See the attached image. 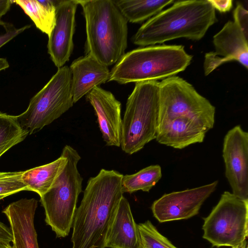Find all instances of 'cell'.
<instances>
[{
  "label": "cell",
  "mask_w": 248,
  "mask_h": 248,
  "mask_svg": "<svg viewBox=\"0 0 248 248\" xmlns=\"http://www.w3.org/2000/svg\"><path fill=\"white\" fill-rule=\"evenodd\" d=\"M157 125L179 116L193 118L209 130L215 124V107L194 87L178 76L162 80L159 84Z\"/></svg>",
  "instance_id": "obj_8"
},
{
  "label": "cell",
  "mask_w": 248,
  "mask_h": 248,
  "mask_svg": "<svg viewBox=\"0 0 248 248\" xmlns=\"http://www.w3.org/2000/svg\"><path fill=\"white\" fill-rule=\"evenodd\" d=\"M54 0H13L33 21L37 28L48 36L53 30L56 18V4Z\"/></svg>",
  "instance_id": "obj_20"
},
{
  "label": "cell",
  "mask_w": 248,
  "mask_h": 248,
  "mask_svg": "<svg viewBox=\"0 0 248 248\" xmlns=\"http://www.w3.org/2000/svg\"><path fill=\"white\" fill-rule=\"evenodd\" d=\"M192 57L182 45L140 47L125 53L115 64L108 81L124 84L163 80L185 70Z\"/></svg>",
  "instance_id": "obj_4"
},
{
  "label": "cell",
  "mask_w": 248,
  "mask_h": 248,
  "mask_svg": "<svg viewBox=\"0 0 248 248\" xmlns=\"http://www.w3.org/2000/svg\"><path fill=\"white\" fill-rule=\"evenodd\" d=\"M65 162L66 157L62 153L58 158L50 163L24 171L22 179L27 190L42 196L52 186Z\"/></svg>",
  "instance_id": "obj_19"
},
{
  "label": "cell",
  "mask_w": 248,
  "mask_h": 248,
  "mask_svg": "<svg viewBox=\"0 0 248 248\" xmlns=\"http://www.w3.org/2000/svg\"><path fill=\"white\" fill-rule=\"evenodd\" d=\"M161 177V168L158 165H151L135 173L123 175L122 180L123 192L130 194L139 190L149 192Z\"/></svg>",
  "instance_id": "obj_22"
},
{
  "label": "cell",
  "mask_w": 248,
  "mask_h": 248,
  "mask_svg": "<svg viewBox=\"0 0 248 248\" xmlns=\"http://www.w3.org/2000/svg\"><path fill=\"white\" fill-rule=\"evenodd\" d=\"M127 21L140 23L155 16L173 0H113Z\"/></svg>",
  "instance_id": "obj_21"
},
{
  "label": "cell",
  "mask_w": 248,
  "mask_h": 248,
  "mask_svg": "<svg viewBox=\"0 0 248 248\" xmlns=\"http://www.w3.org/2000/svg\"><path fill=\"white\" fill-rule=\"evenodd\" d=\"M218 182L215 181L197 187L164 194L152 205L154 216L162 223L196 216L203 202L215 191Z\"/></svg>",
  "instance_id": "obj_11"
},
{
  "label": "cell",
  "mask_w": 248,
  "mask_h": 248,
  "mask_svg": "<svg viewBox=\"0 0 248 248\" xmlns=\"http://www.w3.org/2000/svg\"><path fill=\"white\" fill-rule=\"evenodd\" d=\"M217 21L208 0H175L143 24L132 40L141 47L181 38L198 41Z\"/></svg>",
  "instance_id": "obj_2"
},
{
  "label": "cell",
  "mask_w": 248,
  "mask_h": 248,
  "mask_svg": "<svg viewBox=\"0 0 248 248\" xmlns=\"http://www.w3.org/2000/svg\"><path fill=\"white\" fill-rule=\"evenodd\" d=\"M23 171H0V200L23 190H27L22 179Z\"/></svg>",
  "instance_id": "obj_25"
},
{
  "label": "cell",
  "mask_w": 248,
  "mask_h": 248,
  "mask_svg": "<svg viewBox=\"0 0 248 248\" xmlns=\"http://www.w3.org/2000/svg\"><path fill=\"white\" fill-rule=\"evenodd\" d=\"M141 248H177L161 234L150 220L138 224Z\"/></svg>",
  "instance_id": "obj_24"
},
{
  "label": "cell",
  "mask_w": 248,
  "mask_h": 248,
  "mask_svg": "<svg viewBox=\"0 0 248 248\" xmlns=\"http://www.w3.org/2000/svg\"><path fill=\"white\" fill-rule=\"evenodd\" d=\"M157 81L135 83L122 119L121 146L132 155L155 139L159 106Z\"/></svg>",
  "instance_id": "obj_6"
},
{
  "label": "cell",
  "mask_w": 248,
  "mask_h": 248,
  "mask_svg": "<svg viewBox=\"0 0 248 248\" xmlns=\"http://www.w3.org/2000/svg\"><path fill=\"white\" fill-rule=\"evenodd\" d=\"M71 73L66 65L59 68L45 86L30 100L27 109L16 119L31 134L41 130L71 108L74 104Z\"/></svg>",
  "instance_id": "obj_7"
},
{
  "label": "cell",
  "mask_w": 248,
  "mask_h": 248,
  "mask_svg": "<svg viewBox=\"0 0 248 248\" xmlns=\"http://www.w3.org/2000/svg\"><path fill=\"white\" fill-rule=\"evenodd\" d=\"M203 238L213 247H233L248 235V201L224 192L210 214L204 218Z\"/></svg>",
  "instance_id": "obj_9"
},
{
  "label": "cell",
  "mask_w": 248,
  "mask_h": 248,
  "mask_svg": "<svg viewBox=\"0 0 248 248\" xmlns=\"http://www.w3.org/2000/svg\"><path fill=\"white\" fill-rule=\"evenodd\" d=\"M37 205L34 198L22 199L2 211L10 223L13 248H39L34 224Z\"/></svg>",
  "instance_id": "obj_15"
},
{
  "label": "cell",
  "mask_w": 248,
  "mask_h": 248,
  "mask_svg": "<svg viewBox=\"0 0 248 248\" xmlns=\"http://www.w3.org/2000/svg\"><path fill=\"white\" fill-rule=\"evenodd\" d=\"M222 156L232 193L248 201V133L240 125L234 126L225 135Z\"/></svg>",
  "instance_id": "obj_10"
},
{
  "label": "cell",
  "mask_w": 248,
  "mask_h": 248,
  "mask_svg": "<svg viewBox=\"0 0 248 248\" xmlns=\"http://www.w3.org/2000/svg\"><path fill=\"white\" fill-rule=\"evenodd\" d=\"M215 10L217 9L220 13H226L230 11L232 7V0H208Z\"/></svg>",
  "instance_id": "obj_28"
},
{
  "label": "cell",
  "mask_w": 248,
  "mask_h": 248,
  "mask_svg": "<svg viewBox=\"0 0 248 248\" xmlns=\"http://www.w3.org/2000/svg\"><path fill=\"white\" fill-rule=\"evenodd\" d=\"M28 134L19 124L16 116L0 112V157Z\"/></svg>",
  "instance_id": "obj_23"
},
{
  "label": "cell",
  "mask_w": 248,
  "mask_h": 248,
  "mask_svg": "<svg viewBox=\"0 0 248 248\" xmlns=\"http://www.w3.org/2000/svg\"><path fill=\"white\" fill-rule=\"evenodd\" d=\"M214 51L204 56L203 69L209 75L223 63L235 61L248 68V37L233 21L227 22L213 38Z\"/></svg>",
  "instance_id": "obj_12"
},
{
  "label": "cell",
  "mask_w": 248,
  "mask_h": 248,
  "mask_svg": "<svg viewBox=\"0 0 248 248\" xmlns=\"http://www.w3.org/2000/svg\"><path fill=\"white\" fill-rule=\"evenodd\" d=\"M86 99L94 108L103 138L107 146H121V104L109 91L93 88Z\"/></svg>",
  "instance_id": "obj_14"
},
{
  "label": "cell",
  "mask_w": 248,
  "mask_h": 248,
  "mask_svg": "<svg viewBox=\"0 0 248 248\" xmlns=\"http://www.w3.org/2000/svg\"><path fill=\"white\" fill-rule=\"evenodd\" d=\"M9 67V64L7 60L5 58H0V71L5 70Z\"/></svg>",
  "instance_id": "obj_31"
},
{
  "label": "cell",
  "mask_w": 248,
  "mask_h": 248,
  "mask_svg": "<svg viewBox=\"0 0 248 248\" xmlns=\"http://www.w3.org/2000/svg\"><path fill=\"white\" fill-rule=\"evenodd\" d=\"M103 248H141L138 224L129 203L124 196L107 232Z\"/></svg>",
  "instance_id": "obj_18"
},
{
  "label": "cell",
  "mask_w": 248,
  "mask_h": 248,
  "mask_svg": "<svg viewBox=\"0 0 248 248\" xmlns=\"http://www.w3.org/2000/svg\"><path fill=\"white\" fill-rule=\"evenodd\" d=\"M232 248H248L247 246V240L245 241L240 245L232 247Z\"/></svg>",
  "instance_id": "obj_32"
},
{
  "label": "cell",
  "mask_w": 248,
  "mask_h": 248,
  "mask_svg": "<svg viewBox=\"0 0 248 248\" xmlns=\"http://www.w3.org/2000/svg\"><path fill=\"white\" fill-rule=\"evenodd\" d=\"M0 248H13L10 243H3L0 242Z\"/></svg>",
  "instance_id": "obj_33"
},
{
  "label": "cell",
  "mask_w": 248,
  "mask_h": 248,
  "mask_svg": "<svg viewBox=\"0 0 248 248\" xmlns=\"http://www.w3.org/2000/svg\"><path fill=\"white\" fill-rule=\"evenodd\" d=\"M78 0H58L54 27L48 37L47 52L58 68L69 60L74 48Z\"/></svg>",
  "instance_id": "obj_13"
},
{
  "label": "cell",
  "mask_w": 248,
  "mask_h": 248,
  "mask_svg": "<svg viewBox=\"0 0 248 248\" xmlns=\"http://www.w3.org/2000/svg\"><path fill=\"white\" fill-rule=\"evenodd\" d=\"M13 236L10 228L0 221V242L10 243L12 242Z\"/></svg>",
  "instance_id": "obj_29"
},
{
  "label": "cell",
  "mask_w": 248,
  "mask_h": 248,
  "mask_svg": "<svg viewBox=\"0 0 248 248\" xmlns=\"http://www.w3.org/2000/svg\"><path fill=\"white\" fill-rule=\"evenodd\" d=\"M30 27V25H26L16 28L13 24L0 19V48Z\"/></svg>",
  "instance_id": "obj_26"
},
{
  "label": "cell",
  "mask_w": 248,
  "mask_h": 248,
  "mask_svg": "<svg viewBox=\"0 0 248 248\" xmlns=\"http://www.w3.org/2000/svg\"><path fill=\"white\" fill-rule=\"evenodd\" d=\"M69 68L74 103L95 87L108 81L110 75L108 66L88 55L75 60Z\"/></svg>",
  "instance_id": "obj_17"
},
{
  "label": "cell",
  "mask_w": 248,
  "mask_h": 248,
  "mask_svg": "<svg viewBox=\"0 0 248 248\" xmlns=\"http://www.w3.org/2000/svg\"><path fill=\"white\" fill-rule=\"evenodd\" d=\"M86 22V54L107 66L116 64L127 46V20L113 0H78Z\"/></svg>",
  "instance_id": "obj_3"
},
{
  "label": "cell",
  "mask_w": 248,
  "mask_h": 248,
  "mask_svg": "<svg viewBox=\"0 0 248 248\" xmlns=\"http://www.w3.org/2000/svg\"><path fill=\"white\" fill-rule=\"evenodd\" d=\"M123 175L101 169L91 177L73 220L72 248H103L106 236L124 196Z\"/></svg>",
  "instance_id": "obj_1"
},
{
  "label": "cell",
  "mask_w": 248,
  "mask_h": 248,
  "mask_svg": "<svg viewBox=\"0 0 248 248\" xmlns=\"http://www.w3.org/2000/svg\"><path fill=\"white\" fill-rule=\"evenodd\" d=\"M209 130L198 121L187 116L167 120L157 127L155 140L160 144L182 149L202 142Z\"/></svg>",
  "instance_id": "obj_16"
},
{
  "label": "cell",
  "mask_w": 248,
  "mask_h": 248,
  "mask_svg": "<svg viewBox=\"0 0 248 248\" xmlns=\"http://www.w3.org/2000/svg\"><path fill=\"white\" fill-rule=\"evenodd\" d=\"M13 0H0V19L10 10Z\"/></svg>",
  "instance_id": "obj_30"
},
{
  "label": "cell",
  "mask_w": 248,
  "mask_h": 248,
  "mask_svg": "<svg viewBox=\"0 0 248 248\" xmlns=\"http://www.w3.org/2000/svg\"><path fill=\"white\" fill-rule=\"evenodd\" d=\"M66 162L48 190L40 197L45 221L57 237L67 236L72 227L83 178L78 169L81 157L70 145L62 151Z\"/></svg>",
  "instance_id": "obj_5"
},
{
  "label": "cell",
  "mask_w": 248,
  "mask_h": 248,
  "mask_svg": "<svg viewBox=\"0 0 248 248\" xmlns=\"http://www.w3.org/2000/svg\"><path fill=\"white\" fill-rule=\"evenodd\" d=\"M233 21L248 37V11L241 3H237L233 13Z\"/></svg>",
  "instance_id": "obj_27"
}]
</instances>
